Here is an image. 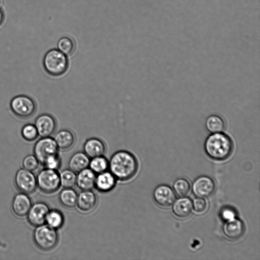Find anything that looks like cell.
<instances>
[{"label":"cell","mask_w":260,"mask_h":260,"mask_svg":"<svg viewBox=\"0 0 260 260\" xmlns=\"http://www.w3.org/2000/svg\"><path fill=\"white\" fill-rule=\"evenodd\" d=\"M96 174L89 168L78 172L76 185L81 190H91L94 187Z\"/></svg>","instance_id":"obj_17"},{"label":"cell","mask_w":260,"mask_h":260,"mask_svg":"<svg viewBox=\"0 0 260 260\" xmlns=\"http://www.w3.org/2000/svg\"><path fill=\"white\" fill-rule=\"evenodd\" d=\"M233 148L231 138L221 132L211 133L204 143L207 154L216 160H223L231 155Z\"/></svg>","instance_id":"obj_2"},{"label":"cell","mask_w":260,"mask_h":260,"mask_svg":"<svg viewBox=\"0 0 260 260\" xmlns=\"http://www.w3.org/2000/svg\"><path fill=\"white\" fill-rule=\"evenodd\" d=\"M53 138L59 150H61L69 149L74 145L75 142L74 134L67 129L58 131Z\"/></svg>","instance_id":"obj_19"},{"label":"cell","mask_w":260,"mask_h":260,"mask_svg":"<svg viewBox=\"0 0 260 260\" xmlns=\"http://www.w3.org/2000/svg\"><path fill=\"white\" fill-rule=\"evenodd\" d=\"M215 185L213 180L210 177L202 176L197 178L192 186L193 194L199 198H208L214 192Z\"/></svg>","instance_id":"obj_9"},{"label":"cell","mask_w":260,"mask_h":260,"mask_svg":"<svg viewBox=\"0 0 260 260\" xmlns=\"http://www.w3.org/2000/svg\"><path fill=\"white\" fill-rule=\"evenodd\" d=\"M61 165V159L59 154L49 158L43 165L45 168L58 170Z\"/></svg>","instance_id":"obj_32"},{"label":"cell","mask_w":260,"mask_h":260,"mask_svg":"<svg viewBox=\"0 0 260 260\" xmlns=\"http://www.w3.org/2000/svg\"><path fill=\"white\" fill-rule=\"evenodd\" d=\"M153 198L155 202L162 207H169L173 205L176 196L172 189L167 185H160L153 191Z\"/></svg>","instance_id":"obj_12"},{"label":"cell","mask_w":260,"mask_h":260,"mask_svg":"<svg viewBox=\"0 0 260 260\" xmlns=\"http://www.w3.org/2000/svg\"><path fill=\"white\" fill-rule=\"evenodd\" d=\"M36 178L37 186L45 193H54L60 187L59 175L57 170L45 168L39 172Z\"/></svg>","instance_id":"obj_5"},{"label":"cell","mask_w":260,"mask_h":260,"mask_svg":"<svg viewBox=\"0 0 260 260\" xmlns=\"http://www.w3.org/2000/svg\"><path fill=\"white\" fill-rule=\"evenodd\" d=\"M16 187L21 192L29 194L35 191L37 186V178L32 171L24 168L19 169L15 177Z\"/></svg>","instance_id":"obj_8"},{"label":"cell","mask_w":260,"mask_h":260,"mask_svg":"<svg viewBox=\"0 0 260 260\" xmlns=\"http://www.w3.org/2000/svg\"><path fill=\"white\" fill-rule=\"evenodd\" d=\"M205 126L211 133L221 132L224 128V122L221 117L217 115L209 116L205 122Z\"/></svg>","instance_id":"obj_24"},{"label":"cell","mask_w":260,"mask_h":260,"mask_svg":"<svg viewBox=\"0 0 260 260\" xmlns=\"http://www.w3.org/2000/svg\"><path fill=\"white\" fill-rule=\"evenodd\" d=\"M245 231L244 224L236 218L226 221L223 226V232L229 239L235 240L241 238Z\"/></svg>","instance_id":"obj_14"},{"label":"cell","mask_w":260,"mask_h":260,"mask_svg":"<svg viewBox=\"0 0 260 260\" xmlns=\"http://www.w3.org/2000/svg\"><path fill=\"white\" fill-rule=\"evenodd\" d=\"M43 64L44 70L49 75L57 77L66 72L69 61L68 56L57 49H51L45 54Z\"/></svg>","instance_id":"obj_3"},{"label":"cell","mask_w":260,"mask_h":260,"mask_svg":"<svg viewBox=\"0 0 260 260\" xmlns=\"http://www.w3.org/2000/svg\"><path fill=\"white\" fill-rule=\"evenodd\" d=\"M35 125L40 137H51L55 132L56 122L51 115L42 114L36 118Z\"/></svg>","instance_id":"obj_11"},{"label":"cell","mask_w":260,"mask_h":260,"mask_svg":"<svg viewBox=\"0 0 260 260\" xmlns=\"http://www.w3.org/2000/svg\"><path fill=\"white\" fill-rule=\"evenodd\" d=\"M173 188L178 196L183 197L189 193L190 186L189 183L185 179L179 178L174 183Z\"/></svg>","instance_id":"obj_28"},{"label":"cell","mask_w":260,"mask_h":260,"mask_svg":"<svg viewBox=\"0 0 260 260\" xmlns=\"http://www.w3.org/2000/svg\"><path fill=\"white\" fill-rule=\"evenodd\" d=\"M97 201V197L91 190H81L78 194L76 206L81 211L88 212L95 208Z\"/></svg>","instance_id":"obj_13"},{"label":"cell","mask_w":260,"mask_h":260,"mask_svg":"<svg viewBox=\"0 0 260 260\" xmlns=\"http://www.w3.org/2000/svg\"><path fill=\"white\" fill-rule=\"evenodd\" d=\"M173 204V212L178 217H187L192 212V203L188 198L184 197L180 198L174 202Z\"/></svg>","instance_id":"obj_20"},{"label":"cell","mask_w":260,"mask_h":260,"mask_svg":"<svg viewBox=\"0 0 260 260\" xmlns=\"http://www.w3.org/2000/svg\"><path fill=\"white\" fill-rule=\"evenodd\" d=\"M58 150L54 138L51 137H41L34 148V155L43 165L49 158L58 154Z\"/></svg>","instance_id":"obj_7"},{"label":"cell","mask_w":260,"mask_h":260,"mask_svg":"<svg viewBox=\"0 0 260 260\" xmlns=\"http://www.w3.org/2000/svg\"><path fill=\"white\" fill-rule=\"evenodd\" d=\"M64 222V218L62 213L56 209L50 210L45 220L46 224L56 230L62 226Z\"/></svg>","instance_id":"obj_23"},{"label":"cell","mask_w":260,"mask_h":260,"mask_svg":"<svg viewBox=\"0 0 260 260\" xmlns=\"http://www.w3.org/2000/svg\"><path fill=\"white\" fill-rule=\"evenodd\" d=\"M57 49L67 56L70 55L73 53L75 49L74 43L69 37H62L57 42Z\"/></svg>","instance_id":"obj_27"},{"label":"cell","mask_w":260,"mask_h":260,"mask_svg":"<svg viewBox=\"0 0 260 260\" xmlns=\"http://www.w3.org/2000/svg\"><path fill=\"white\" fill-rule=\"evenodd\" d=\"M4 21V13L2 8L0 7V28L6 34V35L10 38L3 28V24ZM10 39L12 40L11 38Z\"/></svg>","instance_id":"obj_34"},{"label":"cell","mask_w":260,"mask_h":260,"mask_svg":"<svg viewBox=\"0 0 260 260\" xmlns=\"http://www.w3.org/2000/svg\"><path fill=\"white\" fill-rule=\"evenodd\" d=\"M21 133L23 138L28 141H34L39 136L35 124L30 123L24 125L21 129Z\"/></svg>","instance_id":"obj_29"},{"label":"cell","mask_w":260,"mask_h":260,"mask_svg":"<svg viewBox=\"0 0 260 260\" xmlns=\"http://www.w3.org/2000/svg\"><path fill=\"white\" fill-rule=\"evenodd\" d=\"M221 217L225 221L233 219L235 217V212L230 208H223L220 213Z\"/></svg>","instance_id":"obj_33"},{"label":"cell","mask_w":260,"mask_h":260,"mask_svg":"<svg viewBox=\"0 0 260 260\" xmlns=\"http://www.w3.org/2000/svg\"><path fill=\"white\" fill-rule=\"evenodd\" d=\"M10 106L16 116L24 119L32 116L36 110L35 101L25 95H18L14 97L10 102Z\"/></svg>","instance_id":"obj_6"},{"label":"cell","mask_w":260,"mask_h":260,"mask_svg":"<svg viewBox=\"0 0 260 260\" xmlns=\"http://www.w3.org/2000/svg\"><path fill=\"white\" fill-rule=\"evenodd\" d=\"M116 181L115 176L107 170L96 175L94 187L99 191L108 192L114 188Z\"/></svg>","instance_id":"obj_16"},{"label":"cell","mask_w":260,"mask_h":260,"mask_svg":"<svg viewBox=\"0 0 260 260\" xmlns=\"http://www.w3.org/2000/svg\"><path fill=\"white\" fill-rule=\"evenodd\" d=\"M60 186L63 188H73L76 183V173L66 169L59 173Z\"/></svg>","instance_id":"obj_26"},{"label":"cell","mask_w":260,"mask_h":260,"mask_svg":"<svg viewBox=\"0 0 260 260\" xmlns=\"http://www.w3.org/2000/svg\"><path fill=\"white\" fill-rule=\"evenodd\" d=\"M49 210V206L45 203L40 202L34 204L27 214L28 222L36 227L45 223Z\"/></svg>","instance_id":"obj_10"},{"label":"cell","mask_w":260,"mask_h":260,"mask_svg":"<svg viewBox=\"0 0 260 260\" xmlns=\"http://www.w3.org/2000/svg\"><path fill=\"white\" fill-rule=\"evenodd\" d=\"M90 159L84 152H76L70 158L69 168L75 172L78 173L88 168Z\"/></svg>","instance_id":"obj_21"},{"label":"cell","mask_w":260,"mask_h":260,"mask_svg":"<svg viewBox=\"0 0 260 260\" xmlns=\"http://www.w3.org/2000/svg\"><path fill=\"white\" fill-rule=\"evenodd\" d=\"M106 151L104 143L97 138L87 139L83 145V152L90 158L104 155Z\"/></svg>","instance_id":"obj_18"},{"label":"cell","mask_w":260,"mask_h":260,"mask_svg":"<svg viewBox=\"0 0 260 260\" xmlns=\"http://www.w3.org/2000/svg\"><path fill=\"white\" fill-rule=\"evenodd\" d=\"M192 208L197 213H202L206 210L207 204L204 198L197 197L193 201Z\"/></svg>","instance_id":"obj_31"},{"label":"cell","mask_w":260,"mask_h":260,"mask_svg":"<svg viewBox=\"0 0 260 260\" xmlns=\"http://www.w3.org/2000/svg\"><path fill=\"white\" fill-rule=\"evenodd\" d=\"M39 161L34 155H27L23 160V167L24 169L33 171L37 169Z\"/></svg>","instance_id":"obj_30"},{"label":"cell","mask_w":260,"mask_h":260,"mask_svg":"<svg viewBox=\"0 0 260 260\" xmlns=\"http://www.w3.org/2000/svg\"><path fill=\"white\" fill-rule=\"evenodd\" d=\"M88 168L96 174L102 173L108 170L109 160L104 155L91 158Z\"/></svg>","instance_id":"obj_25"},{"label":"cell","mask_w":260,"mask_h":260,"mask_svg":"<svg viewBox=\"0 0 260 260\" xmlns=\"http://www.w3.org/2000/svg\"><path fill=\"white\" fill-rule=\"evenodd\" d=\"M33 238L38 247L44 251L53 249L58 242V234L56 230L46 223L36 226Z\"/></svg>","instance_id":"obj_4"},{"label":"cell","mask_w":260,"mask_h":260,"mask_svg":"<svg viewBox=\"0 0 260 260\" xmlns=\"http://www.w3.org/2000/svg\"><path fill=\"white\" fill-rule=\"evenodd\" d=\"M78 194L73 188H63L59 194L60 203L64 207L72 208L76 206Z\"/></svg>","instance_id":"obj_22"},{"label":"cell","mask_w":260,"mask_h":260,"mask_svg":"<svg viewBox=\"0 0 260 260\" xmlns=\"http://www.w3.org/2000/svg\"><path fill=\"white\" fill-rule=\"evenodd\" d=\"M138 168L136 158L126 150L115 152L109 160V171L119 181H124L131 179L137 173Z\"/></svg>","instance_id":"obj_1"},{"label":"cell","mask_w":260,"mask_h":260,"mask_svg":"<svg viewBox=\"0 0 260 260\" xmlns=\"http://www.w3.org/2000/svg\"><path fill=\"white\" fill-rule=\"evenodd\" d=\"M31 205L29 197L26 193L21 192L14 197L12 203V208L15 215L23 217L27 215Z\"/></svg>","instance_id":"obj_15"}]
</instances>
